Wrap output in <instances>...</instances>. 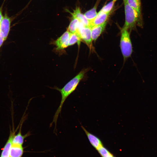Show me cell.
<instances>
[{
  "label": "cell",
  "mask_w": 157,
  "mask_h": 157,
  "mask_svg": "<svg viewBox=\"0 0 157 157\" xmlns=\"http://www.w3.org/2000/svg\"><path fill=\"white\" fill-rule=\"evenodd\" d=\"M87 70L81 71L76 76L67 83L64 86L60 89L55 87L53 89L59 91L61 94V99L60 103L53 116V120L50 124L51 126L53 123L55 124L54 131L56 130L57 119L59 115L61 113L63 105L67 98L76 89L80 82L83 78Z\"/></svg>",
  "instance_id": "6da1fadb"
},
{
  "label": "cell",
  "mask_w": 157,
  "mask_h": 157,
  "mask_svg": "<svg viewBox=\"0 0 157 157\" xmlns=\"http://www.w3.org/2000/svg\"><path fill=\"white\" fill-rule=\"evenodd\" d=\"M124 7L125 20L122 28L128 30L134 27L136 24L142 26L141 15L130 6L127 0H123Z\"/></svg>",
  "instance_id": "7a4b0ae2"
},
{
  "label": "cell",
  "mask_w": 157,
  "mask_h": 157,
  "mask_svg": "<svg viewBox=\"0 0 157 157\" xmlns=\"http://www.w3.org/2000/svg\"><path fill=\"white\" fill-rule=\"evenodd\" d=\"M120 46L124 60L129 57L133 52L130 33L128 30L122 28L121 31Z\"/></svg>",
  "instance_id": "3957f363"
},
{
  "label": "cell",
  "mask_w": 157,
  "mask_h": 157,
  "mask_svg": "<svg viewBox=\"0 0 157 157\" xmlns=\"http://www.w3.org/2000/svg\"><path fill=\"white\" fill-rule=\"evenodd\" d=\"M80 22L76 34L89 47L91 45L92 41L91 28L89 26H85Z\"/></svg>",
  "instance_id": "277c9868"
},
{
  "label": "cell",
  "mask_w": 157,
  "mask_h": 157,
  "mask_svg": "<svg viewBox=\"0 0 157 157\" xmlns=\"http://www.w3.org/2000/svg\"><path fill=\"white\" fill-rule=\"evenodd\" d=\"M69 34L70 32L67 30L54 42L57 50H63L69 46Z\"/></svg>",
  "instance_id": "5b68a950"
},
{
  "label": "cell",
  "mask_w": 157,
  "mask_h": 157,
  "mask_svg": "<svg viewBox=\"0 0 157 157\" xmlns=\"http://www.w3.org/2000/svg\"><path fill=\"white\" fill-rule=\"evenodd\" d=\"M11 20L6 13H5L0 24V33L6 40L8 35Z\"/></svg>",
  "instance_id": "8992f818"
},
{
  "label": "cell",
  "mask_w": 157,
  "mask_h": 157,
  "mask_svg": "<svg viewBox=\"0 0 157 157\" xmlns=\"http://www.w3.org/2000/svg\"><path fill=\"white\" fill-rule=\"evenodd\" d=\"M81 127L84 131L92 145L97 150L104 146L101 140L96 136L90 133L82 125Z\"/></svg>",
  "instance_id": "52a82bcc"
},
{
  "label": "cell",
  "mask_w": 157,
  "mask_h": 157,
  "mask_svg": "<svg viewBox=\"0 0 157 157\" xmlns=\"http://www.w3.org/2000/svg\"><path fill=\"white\" fill-rule=\"evenodd\" d=\"M110 14V13H104L100 11L95 18L89 22L88 26L91 28L94 26L104 23L107 21Z\"/></svg>",
  "instance_id": "ba28073f"
},
{
  "label": "cell",
  "mask_w": 157,
  "mask_h": 157,
  "mask_svg": "<svg viewBox=\"0 0 157 157\" xmlns=\"http://www.w3.org/2000/svg\"><path fill=\"white\" fill-rule=\"evenodd\" d=\"M15 134L14 130L10 131L8 138L3 148L0 157H10V151L12 144V141Z\"/></svg>",
  "instance_id": "9c48e42d"
},
{
  "label": "cell",
  "mask_w": 157,
  "mask_h": 157,
  "mask_svg": "<svg viewBox=\"0 0 157 157\" xmlns=\"http://www.w3.org/2000/svg\"><path fill=\"white\" fill-rule=\"evenodd\" d=\"M107 21L101 24L96 25L91 28V34L92 41H95L104 30Z\"/></svg>",
  "instance_id": "30bf717a"
},
{
  "label": "cell",
  "mask_w": 157,
  "mask_h": 157,
  "mask_svg": "<svg viewBox=\"0 0 157 157\" xmlns=\"http://www.w3.org/2000/svg\"><path fill=\"white\" fill-rule=\"evenodd\" d=\"M73 17L77 19L85 26H88L89 22L84 14L81 13L79 7H76L73 13H71Z\"/></svg>",
  "instance_id": "8fae6325"
},
{
  "label": "cell",
  "mask_w": 157,
  "mask_h": 157,
  "mask_svg": "<svg viewBox=\"0 0 157 157\" xmlns=\"http://www.w3.org/2000/svg\"><path fill=\"white\" fill-rule=\"evenodd\" d=\"M23 153L22 145L12 144L10 151V157H22Z\"/></svg>",
  "instance_id": "7c38bea8"
},
{
  "label": "cell",
  "mask_w": 157,
  "mask_h": 157,
  "mask_svg": "<svg viewBox=\"0 0 157 157\" xmlns=\"http://www.w3.org/2000/svg\"><path fill=\"white\" fill-rule=\"evenodd\" d=\"M22 123H21L19 132L16 135L15 134L14 136L12 141V144H13L22 145L24 139L30 135V132H28L24 135L22 134L21 127Z\"/></svg>",
  "instance_id": "4fadbf2b"
},
{
  "label": "cell",
  "mask_w": 157,
  "mask_h": 157,
  "mask_svg": "<svg viewBox=\"0 0 157 157\" xmlns=\"http://www.w3.org/2000/svg\"><path fill=\"white\" fill-rule=\"evenodd\" d=\"M80 22L77 18L72 17V20L67 28V31L70 33L76 34Z\"/></svg>",
  "instance_id": "5bb4252c"
},
{
  "label": "cell",
  "mask_w": 157,
  "mask_h": 157,
  "mask_svg": "<svg viewBox=\"0 0 157 157\" xmlns=\"http://www.w3.org/2000/svg\"><path fill=\"white\" fill-rule=\"evenodd\" d=\"M127 1L130 6L136 10L141 15L140 0H127Z\"/></svg>",
  "instance_id": "9a60e30c"
},
{
  "label": "cell",
  "mask_w": 157,
  "mask_h": 157,
  "mask_svg": "<svg viewBox=\"0 0 157 157\" xmlns=\"http://www.w3.org/2000/svg\"><path fill=\"white\" fill-rule=\"evenodd\" d=\"M97 5H95L93 8L86 12L84 14L89 22L94 19L97 15Z\"/></svg>",
  "instance_id": "2e32d148"
},
{
  "label": "cell",
  "mask_w": 157,
  "mask_h": 157,
  "mask_svg": "<svg viewBox=\"0 0 157 157\" xmlns=\"http://www.w3.org/2000/svg\"><path fill=\"white\" fill-rule=\"evenodd\" d=\"M81 40L80 37L76 33H70L69 37V46L77 43L78 45Z\"/></svg>",
  "instance_id": "e0dca14e"
},
{
  "label": "cell",
  "mask_w": 157,
  "mask_h": 157,
  "mask_svg": "<svg viewBox=\"0 0 157 157\" xmlns=\"http://www.w3.org/2000/svg\"><path fill=\"white\" fill-rule=\"evenodd\" d=\"M101 157H115L113 154L104 146L97 150Z\"/></svg>",
  "instance_id": "ac0fdd59"
},
{
  "label": "cell",
  "mask_w": 157,
  "mask_h": 157,
  "mask_svg": "<svg viewBox=\"0 0 157 157\" xmlns=\"http://www.w3.org/2000/svg\"><path fill=\"white\" fill-rule=\"evenodd\" d=\"M115 2L113 1L105 5L100 10L104 13H110L112 9Z\"/></svg>",
  "instance_id": "d6986e66"
},
{
  "label": "cell",
  "mask_w": 157,
  "mask_h": 157,
  "mask_svg": "<svg viewBox=\"0 0 157 157\" xmlns=\"http://www.w3.org/2000/svg\"><path fill=\"white\" fill-rule=\"evenodd\" d=\"M5 41L3 37L0 33V48Z\"/></svg>",
  "instance_id": "ffe728a7"
},
{
  "label": "cell",
  "mask_w": 157,
  "mask_h": 157,
  "mask_svg": "<svg viewBox=\"0 0 157 157\" xmlns=\"http://www.w3.org/2000/svg\"><path fill=\"white\" fill-rule=\"evenodd\" d=\"M2 7H1L0 8V24L3 18V16L2 15Z\"/></svg>",
  "instance_id": "44dd1931"
},
{
  "label": "cell",
  "mask_w": 157,
  "mask_h": 157,
  "mask_svg": "<svg viewBox=\"0 0 157 157\" xmlns=\"http://www.w3.org/2000/svg\"><path fill=\"white\" fill-rule=\"evenodd\" d=\"M117 0H113V1L115 2Z\"/></svg>",
  "instance_id": "7402d4cb"
}]
</instances>
